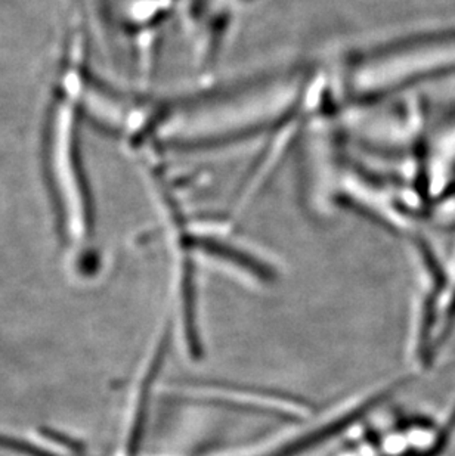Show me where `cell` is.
I'll use <instances>...</instances> for the list:
<instances>
[{
    "mask_svg": "<svg viewBox=\"0 0 455 456\" xmlns=\"http://www.w3.org/2000/svg\"><path fill=\"white\" fill-rule=\"evenodd\" d=\"M386 393H380L377 396L368 397L367 402L362 405L355 406V408L349 409L346 413L340 415V417L333 418L330 421L326 422V426L317 427L314 430L306 431L303 435L294 439H290L285 444H279L278 448L274 451H268L261 456H302L305 453L310 452L317 449V446H321L322 444H327L328 440L335 439L337 435L348 430L349 427L352 426L353 422L358 421L360 418L364 417L365 413L368 412L369 409L378 405L380 402L385 401Z\"/></svg>",
    "mask_w": 455,
    "mask_h": 456,
    "instance_id": "cell-1",
    "label": "cell"
},
{
    "mask_svg": "<svg viewBox=\"0 0 455 456\" xmlns=\"http://www.w3.org/2000/svg\"><path fill=\"white\" fill-rule=\"evenodd\" d=\"M164 352H166V336L160 340L159 345L155 346L148 368L142 375L141 383H139L134 402L130 406L121 456H136L137 451H139L142 433H144V426H145L146 413H148V405H150L153 381H154V377L157 375V370L163 363Z\"/></svg>",
    "mask_w": 455,
    "mask_h": 456,
    "instance_id": "cell-2",
    "label": "cell"
}]
</instances>
